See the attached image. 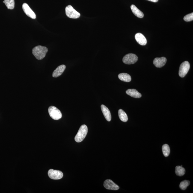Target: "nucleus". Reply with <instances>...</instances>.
<instances>
[{"instance_id":"nucleus-17","label":"nucleus","mask_w":193,"mask_h":193,"mask_svg":"<svg viewBox=\"0 0 193 193\" xmlns=\"http://www.w3.org/2000/svg\"><path fill=\"white\" fill-rule=\"evenodd\" d=\"M118 116L119 118L121 121L124 122H127L128 120L127 115L124 110L122 109L119 110Z\"/></svg>"},{"instance_id":"nucleus-22","label":"nucleus","mask_w":193,"mask_h":193,"mask_svg":"<svg viewBox=\"0 0 193 193\" xmlns=\"http://www.w3.org/2000/svg\"><path fill=\"white\" fill-rule=\"evenodd\" d=\"M184 20L186 22H190L193 20V13H191L185 16L183 18Z\"/></svg>"},{"instance_id":"nucleus-4","label":"nucleus","mask_w":193,"mask_h":193,"mask_svg":"<svg viewBox=\"0 0 193 193\" xmlns=\"http://www.w3.org/2000/svg\"><path fill=\"white\" fill-rule=\"evenodd\" d=\"M65 11L66 16L69 18L77 19L80 16V13L75 10L71 5H69L66 7Z\"/></svg>"},{"instance_id":"nucleus-6","label":"nucleus","mask_w":193,"mask_h":193,"mask_svg":"<svg viewBox=\"0 0 193 193\" xmlns=\"http://www.w3.org/2000/svg\"><path fill=\"white\" fill-rule=\"evenodd\" d=\"M138 59L137 56L133 53L126 54L123 58V62L125 64H131L135 63Z\"/></svg>"},{"instance_id":"nucleus-12","label":"nucleus","mask_w":193,"mask_h":193,"mask_svg":"<svg viewBox=\"0 0 193 193\" xmlns=\"http://www.w3.org/2000/svg\"><path fill=\"white\" fill-rule=\"evenodd\" d=\"M101 109L106 120L110 122L111 120V115L109 110L106 106L103 104L101 106Z\"/></svg>"},{"instance_id":"nucleus-8","label":"nucleus","mask_w":193,"mask_h":193,"mask_svg":"<svg viewBox=\"0 0 193 193\" xmlns=\"http://www.w3.org/2000/svg\"><path fill=\"white\" fill-rule=\"evenodd\" d=\"M104 186L107 190H117L119 189L118 186L115 184L111 180H107L104 183Z\"/></svg>"},{"instance_id":"nucleus-21","label":"nucleus","mask_w":193,"mask_h":193,"mask_svg":"<svg viewBox=\"0 0 193 193\" xmlns=\"http://www.w3.org/2000/svg\"><path fill=\"white\" fill-rule=\"evenodd\" d=\"M190 184V182L188 180H184L181 182L179 186L180 188L182 190H185Z\"/></svg>"},{"instance_id":"nucleus-7","label":"nucleus","mask_w":193,"mask_h":193,"mask_svg":"<svg viewBox=\"0 0 193 193\" xmlns=\"http://www.w3.org/2000/svg\"><path fill=\"white\" fill-rule=\"evenodd\" d=\"M48 175L51 179L57 180L63 177V174L61 171L50 169L48 171Z\"/></svg>"},{"instance_id":"nucleus-23","label":"nucleus","mask_w":193,"mask_h":193,"mask_svg":"<svg viewBox=\"0 0 193 193\" xmlns=\"http://www.w3.org/2000/svg\"><path fill=\"white\" fill-rule=\"evenodd\" d=\"M148 1L153 2H157L159 1V0H148Z\"/></svg>"},{"instance_id":"nucleus-13","label":"nucleus","mask_w":193,"mask_h":193,"mask_svg":"<svg viewBox=\"0 0 193 193\" xmlns=\"http://www.w3.org/2000/svg\"><path fill=\"white\" fill-rule=\"evenodd\" d=\"M66 68V66L63 64L59 66L53 72L52 74L53 77L56 78L60 76L63 73Z\"/></svg>"},{"instance_id":"nucleus-16","label":"nucleus","mask_w":193,"mask_h":193,"mask_svg":"<svg viewBox=\"0 0 193 193\" xmlns=\"http://www.w3.org/2000/svg\"><path fill=\"white\" fill-rule=\"evenodd\" d=\"M119 80L123 81L128 82L131 80V77L130 75L126 73H121L118 76Z\"/></svg>"},{"instance_id":"nucleus-18","label":"nucleus","mask_w":193,"mask_h":193,"mask_svg":"<svg viewBox=\"0 0 193 193\" xmlns=\"http://www.w3.org/2000/svg\"><path fill=\"white\" fill-rule=\"evenodd\" d=\"M186 172L185 169L181 166H177L175 168V173L178 176H182L184 175Z\"/></svg>"},{"instance_id":"nucleus-19","label":"nucleus","mask_w":193,"mask_h":193,"mask_svg":"<svg viewBox=\"0 0 193 193\" xmlns=\"http://www.w3.org/2000/svg\"><path fill=\"white\" fill-rule=\"evenodd\" d=\"M5 3L7 8L10 10H13L14 8V0H4L3 1Z\"/></svg>"},{"instance_id":"nucleus-3","label":"nucleus","mask_w":193,"mask_h":193,"mask_svg":"<svg viewBox=\"0 0 193 193\" xmlns=\"http://www.w3.org/2000/svg\"><path fill=\"white\" fill-rule=\"evenodd\" d=\"M48 111L49 116L54 120H58L62 117L61 112L54 106H51L49 107Z\"/></svg>"},{"instance_id":"nucleus-5","label":"nucleus","mask_w":193,"mask_h":193,"mask_svg":"<svg viewBox=\"0 0 193 193\" xmlns=\"http://www.w3.org/2000/svg\"><path fill=\"white\" fill-rule=\"evenodd\" d=\"M190 69V64L188 61H185L182 63L180 66L179 75V76L183 78L188 73Z\"/></svg>"},{"instance_id":"nucleus-9","label":"nucleus","mask_w":193,"mask_h":193,"mask_svg":"<svg viewBox=\"0 0 193 193\" xmlns=\"http://www.w3.org/2000/svg\"><path fill=\"white\" fill-rule=\"evenodd\" d=\"M22 8L24 12L28 16L33 19H36V16L35 13L27 4L24 3L22 5Z\"/></svg>"},{"instance_id":"nucleus-2","label":"nucleus","mask_w":193,"mask_h":193,"mask_svg":"<svg viewBox=\"0 0 193 193\" xmlns=\"http://www.w3.org/2000/svg\"><path fill=\"white\" fill-rule=\"evenodd\" d=\"M88 133V128L85 124L80 126L78 133L75 137V140L77 142H80L85 139Z\"/></svg>"},{"instance_id":"nucleus-14","label":"nucleus","mask_w":193,"mask_h":193,"mask_svg":"<svg viewBox=\"0 0 193 193\" xmlns=\"http://www.w3.org/2000/svg\"><path fill=\"white\" fill-rule=\"evenodd\" d=\"M126 93L130 96L135 98H140L142 97L141 94L135 89H128L126 91Z\"/></svg>"},{"instance_id":"nucleus-11","label":"nucleus","mask_w":193,"mask_h":193,"mask_svg":"<svg viewBox=\"0 0 193 193\" xmlns=\"http://www.w3.org/2000/svg\"><path fill=\"white\" fill-rule=\"evenodd\" d=\"M135 38L136 40L139 45H146L147 40L145 37L141 33H137L135 35Z\"/></svg>"},{"instance_id":"nucleus-1","label":"nucleus","mask_w":193,"mask_h":193,"mask_svg":"<svg viewBox=\"0 0 193 193\" xmlns=\"http://www.w3.org/2000/svg\"><path fill=\"white\" fill-rule=\"evenodd\" d=\"M48 51L46 47L38 45L32 49V53L34 56L38 60H42L45 57Z\"/></svg>"},{"instance_id":"nucleus-15","label":"nucleus","mask_w":193,"mask_h":193,"mask_svg":"<svg viewBox=\"0 0 193 193\" xmlns=\"http://www.w3.org/2000/svg\"><path fill=\"white\" fill-rule=\"evenodd\" d=\"M130 8H131L132 12L134 14H135V15L137 16V17L141 18L144 16V14L143 13L139 10L135 5H132L130 7Z\"/></svg>"},{"instance_id":"nucleus-10","label":"nucleus","mask_w":193,"mask_h":193,"mask_svg":"<svg viewBox=\"0 0 193 193\" xmlns=\"http://www.w3.org/2000/svg\"><path fill=\"white\" fill-rule=\"evenodd\" d=\"M167 62V59L165 57L156 58L154 60V65L157 68H161L164 66Z\"/></svg>"},{"instance_id":"nucleus-20","label":"nucleus","mask_w":193,"mask_h":193,"mask_svg":"<svg viewBox=\"0 0 193 193\" xmlns=\"http://www.w3.org/2000/svg\"><path fill=\"white\" fill-rule=\"evenodd\" d=\"M162 152L165 157H167L170 154V147L167 144H165L162 147Z\"/></svg>"}]
</instances>
